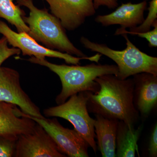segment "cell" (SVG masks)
I'll use <instances>...</instances> for the list:
<instances>
[{
	"label": "cell",
	"mask_w": 157,
	"mask_h": 157,
	"mask_svg": "<svg viewBox=\"0 0 157 157\" xmlns=\"http://www.w3.org/2000/svg\"><path fill=\"white\" fill-rule=\"evenodd\" d=\"M94 81L100 86L99 90L94 93L86 91L89 112L135 127L140 114L133 103V78L121 79L113 74H107L97 77Z\"/></svg>",
	"instance_id": "6da1fadb"
},
{
	"label": "cell",
	"mask_w": 157,
	"mask_h": 157,
	"mask_svg": "<svg viewBox=\"0 0 157 157\" xmlns=\"http://www.w3.org/2000/svg\"><path fill=\"white\" fill-rule=\"evenodd\" d=\"M26 60L46 67L59 77L62 88L56 98L58 105L64 103L71 96L81 92H97L100 89L99 84L94 81L97 77L107 74L117 76L118 73L115 65L93 63L84 66L58 65L50 63L45 59H39L34 56Z\"/></svg>",
	"instance_id": "7a4b0ae2"
},
{
	"label": "cell",
	"mask_w": 157,
	"mask_h": 157,
	"mask_svg": "<svg viewBox=\"0 0 157 157\" xmlns=\"http://www.w3.org/2000/svg\"><path fill=\"white\" fill-rule=\"evenodd\" d=\"M22 6L29 10V15L23 19L29 28V35L46 48L74 55L78 57L87 56L70 41L65 29L58 18L45 9H40L33 1L23 3Z\"/></svg>",
	"instance_id": "3957f363"
},
{
	"label": "cell",
	"mask_w": 157,
	"mask_h": 157,
	"mask_svg": "<svg viewBox=\"0 0 157 157\" xmlns=\"http://www.w3.org/2000/svg\"><path fill=\"white\" fill-rule=\"evenodd\" d=\"M121 36L126 41V48L116 50L104 44L91 41L82 36L80 42L85 48L109 58L115 62L118 69L117 77L125 79L130 76L142 73H151L157 76V58L141 51L129 39L126 34Z\"/></svg>",
	"instance_id": "277c9868"
},
{
	"label": "cell",
	"mask_w": 157,
	"mask_h": 157,
	"mask_svg": "<svg viewBox=\"0 0 157 157\" xmlns=\"http://www.w3.org/2000/svg\"><path fill=\"white\" fill-rule=\"evenodd\" d=\"M87 100L86 91L81 92L71 96L63 104L44 109L43 114L45 117H60L70 122L96 154L98 147L95 140V119L89 115Z\"/></svg>",
	"instance_id": "5b68a950"
},
{
	"label": "cell",
	"mask_w": 157,
	"mask_h": 157,
	"mask_svg": "<svg viewBox=\"0 0 157 157\" xmlns=\"http://www.w3.org/2000/svg\"><path fill=\"white\" fill-rule=\"evenodd\" d=\"M0 33L7 39L8 43L13 47L19 48L23 56H34L39 59L45 57L56 58L64 60L69 64L79 65L82 59H87L98 63L102 55L97 53L92 56L74 57L58 51L49 49L40 45L35 39L25 33H16L11 30L6 23L0 21Z\"/></svg>",
	"instance_id": "8992f818"
},
{
	"label": "cell",
	"mask_w": 157,
	"mask_h": 157,
	"mask_svg": "<svg viewBox=\"0 0 157 157\" xmlns=\"http://www.w3.org/2000/svg\"><path fill=\"white\" fill-rule=\"evenodd\" d=\"M21 116L32 119L48 133L59 149L67 157H88V144L75 129L64 128L56 118H39L21 111Z\"/></svg>",
	"instance_id": "52a82bcc"
},
{
	"label": "cell",
	"mask_w": 157,
	"mask_h": 157,
	"mask_svg": "<svg viewBox=\"0 0 157 157\" xmlns=\"http://www.w3.org/2000/svg\"><path fill=\"white\" fill-rule=\"evenodd\" d=\"M0 101L15 104L23 112L32 116L45 118L23 90L19 73L11 68L0 67Z\"/></svg>",
	"instance_id": "ba28073f"
},
{
	"label": "cell",
	"mask_w": 157,
	"mask_h": 157,
	"mask_svg": "<svg viewBox=\"0 0 157 157\" xmlns=\"http://www.w3.org/2000/svg\"><path fill=\"white\" fill-rule=\"evenodd\" d=\"M66 157L50 135L38 123L33 132L17 137L14 157Z\"/></svg>",
	"instance_id": "9c48e42d"
},
{
	"label": "cell",
	"mask_w": 157,
	"mask_h": 157,
	"mask_svg": "<svg viewBox=\"0 0 157 157\" xmlns=\"http://www.w3.org/2000/svg\"><path fill=\"white\" fill-rule=\"evenodd\" d=\"M52 14L58 18L65 29L73 31L82 25L87 17L94 15L93 0H44Z\"/></svg>",
	"instance_id": "30bf717a"
},
{
	"label": "cell",
	"mask_w": 157,
	"mask_h": 157,
	"mask_svg": "<svg viewBox=\"0 0 157 157\" xmlns=\"http://www.w3.org/2000/svg\"><path fill=\"white\" fill-rule=\"evenodd\" d=\"M133 103L141 117L145 120L156 107L157 76L142 73L133 76Z\"/></svg>",
	"instance_id": "8fae6325"
},
{
	"label": "cell",
	"mask_w": 157,
	"mask_h": 157,
	"mask_svg": "<svg viewBox=\"0 0 157 157\" xmlns=\"http://www.w3.org/2000/svg\"><path fill=\"white\" fill-rule=\"evenodd\" d=\"M17 105L0 101V136L18 137L33 131L36 122L20 115Z\"/></svg>",
	"instance_id": "7c38bea8"
},
{
	"label": "cell",
	"mask_w": 157,
	"mask_h": 157,
	"mask_svg": "<svg viewBox=\"0 0 157 157\" xmlns=\"http://www.w3.org/2000/svg\"><path fill=\"white\" fill-rule=\"evenodd\" d=\"M147 8L146 1L137 4L123 3L110 14L98 15L95 21L103 26L119 25L121 28H133L143 22L144 12Z\"/></svg>",
	"instance_id": "4fadbf2b"
},
{
	"label": "cell",
	"mask_w": 157,
	"mask_h": 157,
	"mask_svg": "<svg viewBox=\"0 0 157 157\" xmlns=\"http://www.w3.org/2000/svg\"><path fill=\"white\" fill-rule=\"evenodd\" d=\"M94 123L98 149L103 157H115L116 139L118 120L95 114Z\"/></svg>",
	"instance_id": "5bb4252c"
},
{
	"label": "cell",
	"mask_w": 157,
	"mask_h": 157,
	"mask_svg": "<svg viewBox=\"0 0 157 157\" xmlns=\"http://www.w3.org/2000/svg\"><path fill=\"white\" fill-rule=\"evenodd\" d=\"M143 129L142 124L135 129L123 121H118L116 139V157H134L136 153L139 156L137 142Z\"/></svg>",
	"instance_id": "9a60e30c"
},
{
	"label": "cell",
	"mask_w": 157,
	"mask_h": 157,
	"mask_svg": "<svg viewBox=\"0 0 157 157\" xmlns=\"http://www.w3.org/2000/svg\"><path fill=\"white\" fill-rule=\"evenodd\" d=\"M25 12L19 6L13 3V0H0V17L17 29L18 33H29V28L23 19Z\"/></svg>",
	"instance_id": "2e32d148"
},
{
	"label": "cell",
	"mask_w": 157,
	"mask_h": 157,
	"mask_svg": "<svg viewBox=\"0 0 157 157\" xmlns=\"http://www.w3.org/2000/svg\"><path fill=\"white\" fill-rule=\"evenodd\" d=\"M148 13L146 19L141 24L136 27L130 29L128 31L125 29L119 28L116 31L114 36L121 35L124 34H132L133 33H142L150 30L154 23L157 18V0H151L149 3L148 8Z\"/></svg>",
	"instance_id": "e0dca14e"
},
{
	"label": "cell",
	"mask_w": 157,
	"mask_h": 157,
	"mask_svg": "<svg viewBox=\"0 0 157 157\" xmlns=\"http://www.w3.org/2000/svg\"><path fill=\"white\" fill-rule=\"evenodd\" d=\"M17 137L0 136V157H13L15 155Z\"/></svg>",
	"instance_id": "ac0fdd59"
},
{
	"label": "cell",
	"mask_w": 157,
	"mask_h": 157,
	"mask_svg": "<svg viewBox=\"0 0 157 157\" xmlns=\"http://www.w3.org/2000/svg\"><path fill=\"white\" fill-rule=\"evenodd\" d=\"M8 42L6 37L3 36L0 39V67L6 59L15 55H19L20 50L17 48H9Z\"/></svg>",
	"instance_id": "d6986e66"
},
{
	"label": "cell",
	"mask_w": 157,
	"mask_h": 157,
	"mask_svg": "<svg viewBox=\"0 0 157 157\" xmlns=\"http://www.w3.org/2000/svg\"><path fill=\"white\" fill-rule=\"evenodd\" d=\"M154 29L145 33H133L132 35H137L140 38H144L148 41V46L151 48L157 47V20L153 25Z\"/></svg>",
	"instance_id": "ffe728a7"
},
{
	"label": "cell",
	"mask_w": 157,
	"mask_h": 157,
	"mask_svg": "<svg viewBox=\"0 0 157 157\" xmlns=\"http://www.w3.org/2000/svg\"><path fill=\"white\" fill-rule=\"evenodd\" d=\"M150 157H157V124H155L150 137L148 147Z\"/></svg>",
	"instance_id": "44dd1931"
},
{
	"label": "cell",
	"mask_w": 157,
	"mask_h": 157,
	"mask_svg": "<svg viewBox=\"0 0 157 157\" xmlns=\"http://www.w3.org/2000/svg\"><path fill=\"white\" fill-rule=\"evenodd\" d=\"M93 2L96 10L101 6H105L109 9H114L118 5L117 0H93Z\"/></svg>",
	"instance_id": "7402d4cb"
},
{
	"label": "cell",
	"mask_w": 157,
	"mask_h": 157,
	"mask_svg": "<svg viewBox=\"0 0 157 157\" xmlns=\"http://www.w3.org/2000/svg\"><path fill=\"white\" fill-rule=\"evenodd\" d=\"M16 1H17V2L18 4V6H22V5L23 3L26 2L33 1V0H16Z\"/></svg>",
	"instance_id": "603a6c76"
},
{
	"label": "cell",
	"mask_w": 157,
	"mask_h": 157,
	"mask_svg": "<svg viewBox=\"0 0 157 157\" xmlns=\"http://www.w3.org/2000/svg\"><path fill=\"white\" fill-rule=\"evenodd\" d=\"M147 1H148V0H143V1H146V2Z\"/></svg>",
	"instance_id": "cb8c5ba5"
}]
</instances>
